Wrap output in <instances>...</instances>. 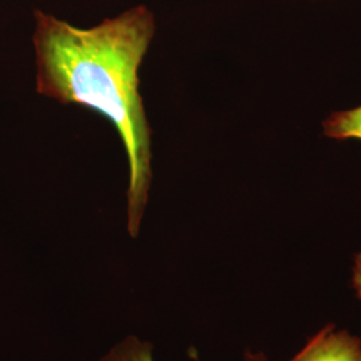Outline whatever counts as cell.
<instances>
[{"mask_svg": "<svg viewBox=\"0 0 361 361\" xmlns=\"http://www.w3.org/2000/svg\"><path fill=\"white\" fill-rule=\"evenodd\" d=\"M34 15L37 92L86 107L114 126L129 164L128 231L137 237L153 177L152 129L138 71L154 38V15L138 6L91 28L40 10Z\"/></svg>", "mask_w": 361, "mask_h": 361, "instance_id": "obj_1", "label": "cell"}, {"mask_svg": "<svg viewBox=\"0 0 361 361\" xmlns=\"http://www.w3.org/2000/svg\"><path fill=\"white\" fill-rule=\"evenodd\" d=\"M293 361H361V340L347 331L325 328L310 338Z\"/></svg>", "mask_w": 361, "mask_h": 361, "instance_id": "obj_2", "label": "cell"}, {"mask_svg": "<svg viewBox=\"0 0 361 361\" xmlns=\"http://www.w3.org/2000/svg\"><path fill=\"white\" fill-rule=\"evenodd\" d=\"M323 128L324 134L329 138L361 141V106L331 114L324 121Z\"/></svg>", "mask_w": 361, "mask_h": 361, "instance_id": "obj_3", "label": "cell"}, {"mask_svg": "<svg viewBox=\"0 0 361 361\" xmlns=\"http://www.w3.org/2000/svg\"><path fill=\"white\" fill-rule=\"evenodd\" d=\"M152 350L153 348L150 344L141 343L135 337H129L128 340L116 345L101 361H154Z\"/></svg>", "mask_w": 361, "mask_h": 361, "instance_id": "obj_4", "label": "cell"}, {"mask_svg": "<svg viewBox=\"0 0 361 361\" xmlns=\"http://www.w3.org/2000/svg\"><path fill=\"white\" fill-rule=\"evenodd\" d=\"M352 284L357 292V296L361 300V253H359L355 258V267H353V277Z\"/></svg>", "mask_w": 361, "mask_h": 361, "instance_id": "obj_5", "label": "cell"}]
</instances>
